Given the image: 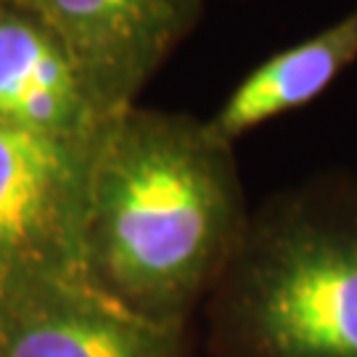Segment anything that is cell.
<instances>
[{
	"label": "cell",
	"instance_id": "6da1fadb",
	"mask_svg": "<svg viewBox=\"0 0 357 357\" xmlns=\"http://www.w3.org/2000/svg\"><path fill=\"white\" fill-rule=\"evenodd\" d=\"M236 146L206 119L128 106L93 159L85 268L135 315L188 326L249 228Z\"/></svg>",
	"mask_w": 357,
	"mask_h": 357
},
{
	"label": "cell",
	"instance_id": "7a4b0ae2",
	"mask_svg": "<svg viewBox=\"0 0 357 357\" xmlns=\"http://www.w3.org/2000/svg\"><path fill=\"white\" fill-rule=\"evenodd\" d=\"M204 307L215 357H357L355 172H320L252 209Z\"/></svg>",
	"mask_w": 357,
	"mask_h": 357
},
{
	"label": "cell",
	"instance_id": "3957f363",
	"mask_svg": "<svg viewBox=\"0 0 357 357\" xmlns=\"http://www.w3.org/2000/svg\"><path fill=\"white\" fill-rule=\"evenodd\" d=\"M98 146L0 125V286L29 278L90 281L85 215Z\"/></svg>",
	"mask_w": 357,
	"mask_h": 357
},
{
	"label": "cell",
	"instance_id": "277c9868",
	"mask_svg": "<svg viewBox=\"0 0 357 357\" xmlns=\"http://www.w3.org/2000/svg\"><path fill=\"white\" fill-rule=\"evenodd\" d=\"M0 357H188L185 326L141 318L85 278L0 286Z\"/></svg>",
	"mask_w": 357,
	"mask_h": 357
},
{
	"label": "cell",
	"instance_id": "5b68a950",
	"mask_svg": "<svg viewBox=\"0 0 357 357\" xmlns=\"http://www.w3.org/2000/svg\"><path fill=\"white\" fill-rule=\"evenodd\" d=\"M119 114L103 101L64 38L29 3H0V125L98 146Z\"/></svg>",
	"mask_w": 357,
	"mask_h": 357
},
{
	"label": "cell",
	"instance_id": "8992f818",
	"mask_svg": "<svg viewBox=\"0 0 357 357\" xmlns=\"http://www.w3.org/2000/svg\"><path fill=\"white\" fill-rule=\"evenodd\" d=\"M64 38L103 101L135 103L204 11V0H24Z\"/></svg>",
	"mask_w": 357,
	"mask_h": 357
},
{
	"label": "cell",
	"instance_id": "52a82bcc",
	"mask_svg": "<svg viewBox=\"0 0 357 357\" xmlns=\"http://www.w3.org/2000/svg\"><path fill=\"white\" fill-rule=\"evenodd\" d=\"M355 61L357 3L315 35L259 61L230 90L206 125L220 141L236 146L246 132L320 98Z\"/></svg>",
	"mask_w": 357,
	"mask_h": 357
},
{
	"label": "cell",
	"instance_id": "ba28073f",
	"mask_svg": "<svg viewBox=\"0 0 357 357\" xmlns=\"http://www.w3.org/2000/svg\"><path fill=\"white\" fill-rule=\"evenodd\" d=\"M0 3H3V0H0Z\"/></svg>",
	"mask_w": 357,
	"mask_h": 357
}]
</instances>
